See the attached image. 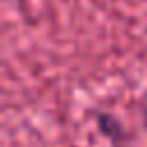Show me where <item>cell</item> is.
I'll return each instance as SVG.
<instances>
[{"mask_svg": "<svg viewBox=\"0 0 147 147\" xmlns=\"http://www.w3.org/2000/svg\"><path fill=\"white\" fill-rule=\"evenodd\" d=\"M94 117H96V126H99L101 136H106L113 147H124L129 142L126 129L122 126V122L115 115H110V113H96Z\"/></svg>", "mask_w": 147, "mask_h": 147, "instance_id": "1", "label": "cell"}, {"mask_svg": "<svg viewBox=\"0 0 147 147\" xmlns=\"http://www.w3.org/2000/svg\"><path fill=\"white\" fill-rule=\"evenodd\" d=\"M142 119L147 122V101H145V108H142Z\"/></svg>", "mask_w": 147, "mask_h": 147, "instance_id": "2", "label": "cell"}]
</instances>
